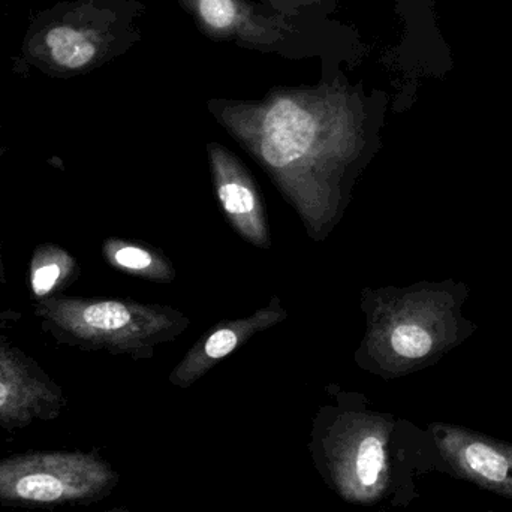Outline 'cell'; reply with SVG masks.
I'll use <instances>...</instances> for the list:
<instances>
[{"instance_id": "2", "label": "cell", "mask_w": 512, "mask_h": 512, "mask_svg": "<svg viewBox=\"0 0 512 512\" xmlns=\"http://www.w3.org/2000/svg\"><path fill=\"white\" fill-rule=\"evenodd\" d=\"M394 421L367 411L331 415L318 453L328 480L352 504H376L394 483Z\"/></svg>"}, {"instance_id": "5", "label": "cell", "mask_w": 512, "mask_h": 512, "mask_svg": "<svg viewBox=\"0 0 512 512\" xmlns=\"http://www.w3.org/2000/svg\"><path fill=\"white\" fill-rule=\"evenodd\" d=\"M430 436L445 472L512 502V444L447 424L432 426Z\"/></svg>"}, {"instance_id": "14", "label": "cell", "mask_w": 512, "mask_h": 512, "mask_svg": "<svg viewBox=\"0 0 512 512\" xmlns=\"http://www.w3.org/2000/svg\"><path fill=\"white\" fill-rule=\"evenodd\" d=\"M107 512H129L128 510H113V511H107Z\"/></svg>"}, {"instance_id": "3", "label": "cell", "mask_w": 512, "mask_h": 512, "mask_svg": "<svg viewBox=\"0 0 512 512\" xmlns=\"http://www.w3.org/2000/svg\"><path fill=\"white\" fill-rule=\"evenodd\" d=\"M117 483V472L92 453L32 451L0 460V505L90 504L110 495Z\"/></svg>"}, {"instance_id": "12", "label": "cell", "mask_w": 512, "mask_h": 512, "mask_svg": "<svg viewBox=\"0 0 512 512\" xmlns=\"http://www.w3.org/2000/svg\"><path fill=\"white\" fill-rule=\"evenodd\" d=\"M62 277V265L59 262H44L38 265L32 274V288L36 295H45L53 291Z\"/></svg>"}, {"instance_id": "10", "label": "cell", "mask_w": 512, "mask_h": 512, "mask_svg": "<svg viewBox=\"0 0 512 512\" xmlns=\"http://www.w3.org/2000/svg\"><path fill=\"white\" fill-rule=\"evenodd\" d=\"M48 53L51 59L65 69H83L101 56L104 39L101 33L90 29L60 26L47 33Z\"/></svg>"}, {"instance_id": "8", "label": "cell", "mask_w": 512, "mask_h": 512, "mask_svg": "<svg viewBox=\"0 0 512 512\" xmlns=\"http://www.w3.org/2000/svg\"><path fill=\"white\" fill-rule=\"evenodd\" d=\"M285 318L286 310L283 309L279 297H273L267 306L254 315L219 324L189 349L179 366L171 372V384L180 388L191 387L219 361L242 348L256 333L279 324Z\"/></svg>"}, {"instance_id": "6", "label": "cell", "mask_w": 512, "mask_h": 512, "mask_svg": "<svg viewBox=\"0 0 512 512\" xmlns=\"http://www.w3.org/2000/svg\"><path fill=\"white\" fill-rule=\"evenodd\" d=\"M185 11L194 17L201 32L216 41H233L255 50H274L292 35L297 27L288 15L259 11L246 0H180Z\"/></svg>"}, {"instance_id": "13", "label": "cell", "mask_w": 512, "mask_h": 512, "mask_svg": "<svg viewBox=\"0 0 512 512\" xmlns=\"http://www.w3.org/2000/svg\"><path fill=\"white\" fill-rule=\"evenodd\" d=\"M262 2L267 3L274 12L292 17V15L304 14L307 9L312 11L316 6L327 3L328 0H262Z\"/></svg>"}, {"instance_id": "9", "label": "cell", "mask_w": 512, "mask_h": 512, "mask_svg": "<svg viewBox=\"0 0 512 512\" xmlns=\"http://www.w3.org/2000/svg\"><path fill=\"white\" fill-rule=\"evenodd\" d=\"M60 405V394L50 384L0 363V427L12 430L36 420H53Z\"/></svg>"}, {"instance_id": "1", "label": "cell", "mask_w": 512, "mask_h": 512, "mask_svg": "<svg viewBox=\"0 0 512 512\" xmlns=\"http://www.w3.org/2000/svg\"><path fill=\"white\" fill-rule=\"evenodd\" d=\"M210 111L258 162L315 242L330 236L375 147L364 105L345 84L276 89L261 101L215 99Z\"/></svg>"}, {"instance_id": "4", "label": "cell", "mask_w": 512, "mask_h": 512, "mask_svg": "<svg viewBox=\"0 0 512 512\" xmlns=\"http://www.w3.org/2000/svg\"><path fill=\"white\" fill-rule=\"evenodd\" d=\"M69 321L84 339L135 358L152 357L156 346L189 327V319L173 307L117 300L75 304Z\"/></svg>"}, {"instance_id": "7", "label": "cell", "mask_w": 512, "mask_h": 512, "mask_svg": "<svg viewBox=\"0 0 512 512\" xmlns=\"http://www.w3.org/2000/svg\"><path fill=\"white\" fill-rule=\"evenodd\" d=\"M207 153L216 197L225 218L243 240L256 248H270V227L258 183L251 171L221 144L210 143Z\"/></svg>"}, {"instance_id": "11", "label": "cell", "mask_w": 512, "mask_h": 512, "mask_svg": "<svg viewBox=\"0 0 512 512\" xmlns=\"http://www.w3.org/2000/svg\"><path fill=\"white\" fill-rule=\"evenodd\" d=\"M108 258L116 267L153 282H173V265L158 252L132 243L114 242L108 246Z\"/></svg>"}]
</instances>
